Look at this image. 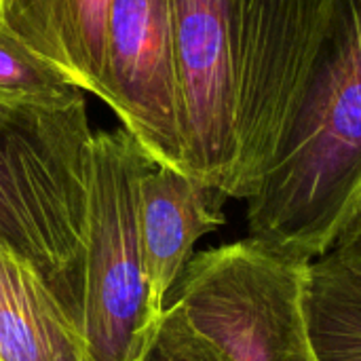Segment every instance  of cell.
I'll return each mask as SVG.
<instances>
[{"instance_id": "cell-1", "label": "cell", "mask_w": 361, "mask_h": 361, "mask_svg": "<svg viewBox=\"0 0 361 361\" xmlns=\"http://www.w3.org/2000/svg\"><path fill=\"white\" fill-rule=\"evenodd\" d=\"M326 0H169L184 171L247 199L307 74Z\"/></svg>"}, {"instance_id": "cell-2", "label": "cell", "mask_w": 361, "mask_h": 361, "mask_svg": "<svg viewBox=\"0 0 361 361\" xmlns=\"http://www.w3.org/2000/svg\"><path fill=\"white\" fill-rule=\"evenodd\" d=\"M247 201V241L309 264L361 207V0H326L317 42Z\"/></svg>"}, {"instance_id": "cell-3", "label": "cell", "mask_w": 361, "mask_h": 361, "mask_svg": "<svg viewBox=\"0 0 361 361\" xmlns=\"http://www.w3.org/2000/svg\"><path fill=\"white\" fill-rule=\"evenodd\" d=\"M93 135L85 93H0V247L34 271L78 332Z\"/></svg>"}, {"instance_id": "cell-4", "label": "cell", "mask_w": 361, "mask_h": 361, "mask_svg": "<svg viewBox=\"0 0 361 361\" xmlns=\"http://www.w3.org/2000/svg\"><path fill=\"white\" fill-rule=\"evenodd\" d=\"M150 154L125 129L95 131L87 212L82 361H140L159 319L140 237Z\"/></svg>"}, {"instance_id": "cell-5", "label": "cell", "mask_w": 361, "mask_h": 361, "mask_svg": "<svg viewBox=\"0 0 361 361\" xmlns=\"http://www.w3.org/2000/svg\"><path fill=\"white\" fill-rule=\"evenodd\" d=\"M247 239L192 256L167 302L233 361H315L300 319V271Z\"/></svg>"}, {"instance_id": "cell-6", "label": "cell", "mask_w": 361, "mask_h": 361, "mask_svg": "<svg viewBox=\"0 0 361 361\" xmlns=\"http://www.w3.org/2000/svg\"><path fill=\"white\" fill-rule=\"evenodd\" d=\"M99 99L154 161L184 171L169 0H110Z\"/></svg>"}, {"instance_id": "cell-7", "label": "cell", "mask_w": 361, "mask_h": 361, "mask_svg": "<svg viewBox=\"0 0 361 361\" xmlns=\"http://www.w3.org/2000/svg\"><path fill=\"white\" fill-rule=\"evenodd\" d=\"M226 199L154 159L140 180V237L152 300L165 311L169 294L192 260L195 243L224 224Z\"/></svg>"}, {"instance_id": "cell-8", "label": "cell", "mask_w": 361, "mask_h": 361, "mask_svg": "<svg viewBox=\"0 0 361 361\" xmlns=\"http://www.w3.org/2000/svg\"><path fill=\"white\" fill-rule=\"evenodd\" d=\"M110 0H0V23L78 89L99 97Z\"/></svg>"}, {"instance_id": "cell-9", "label": "cell", "mask_w": 361, "mask_h": 361, "mask_svg": "<svg viewBox=\"0 0 361 361\" xmlns=\"http://www.w3.org/2000/svg\"><path fill=\"white\" fill-rule=\"evenodd\" d=\"M0 361H82L80 332L61 302L2 247Z\"/></svg>"}, {"instance_id": "cell-10", "label": "cell", "mask_w": 361, "mask_h": 361, "mask_svg": "<svg viewBox=\"0 0 361 361\" xmlns=\"http://www.w3.org/2000/svg\"><path fill=\"white\" fill-rule=\"evenodd\" d=\"M298 300L315 361H361V260L336 247L311 260Z\"/></svg>"}, {"instance_id": "cell-11", "label": "cell", "mask_w": 361, "mask_h": 361, "mask_svg": "<svg viewBox=\"0 0 361 361\" xmlns=\"http://www.w3.org/2000/svg\"><path fill=\"white\" fill-rule=\"evenodd\" d=\"M0 93L32 99H70L85 91L0 23Z\"/></svg>"}, {"instance_id": "cell-12", "label": "cell", "mask_w": 361, "mask_h": 361, "mask_svg": "<svg viewBox=\"0 0 361 361\" xmlns=\"http://www.w3.org/2000/svg\"><path fill=\"white\" fill-rule=\"evenodd\" d=\"M140 361H233L231 355L207 334H203L186 313L167 302L157 330Z\"/></svg>"}, {"instance_id": "cell-13", "label": "cell", "mask_w": 361, "mask_h": 361, "mask_svg": "<svg viewBox=\"0 0 361 361\" xmlns=\"http://www.w3.org/2000/svg\"><path fill=\"white\" fill-rule=\"evenodd\" d=\"M336 250H341L343 254L357 258L361 260V207L357 209V214L351 218V222L347 224V228L343 231L341 239L334 245Z\"/></svg>"}]
</instances>
